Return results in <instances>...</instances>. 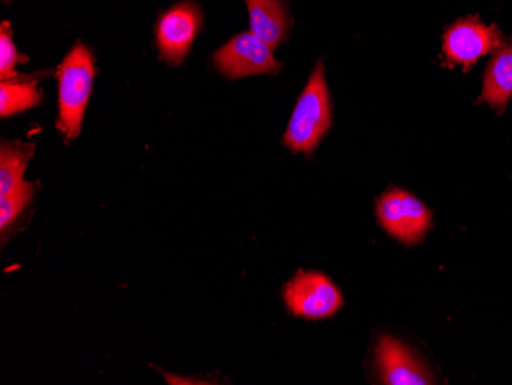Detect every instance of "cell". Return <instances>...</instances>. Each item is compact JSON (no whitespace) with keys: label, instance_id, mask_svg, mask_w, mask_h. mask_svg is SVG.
Masks as SVG:
<instances>
[{"label":"cell","instance_id":"cell-10","mask_svg":"<svg viewBox=\"0 0 512 385\" xmlns=\"http://www.w3.org/2000/svg\"><path fill=\"white\" fill-rule=\"evenodd\" d=\"M512 97V42L502 45L486 68L483 100L499 114Z\"/></svg>","mask_w":512,"mask_h":385},{"label":"cell","instance_id":"cell-12","mask_svg":"<svg viewBox=\"0 0 512 385\" xmlns=\"http://www.w3.org/2000/svg\"><path fill=\"white\" fill-rule=\"evenodd\" d=\"M40 77L14 76L0 83V116H16L19 112L36 108L42 102V93L37 88Z\"/></svg>","mask_w":512,"mask_h":385},{"label":"cell","instance_id":"cell-2","mask_svg":"<svg viewBox=\"0 0 512 385\" xmlns=\"http://www.w3.org/2000/svg\"><path fill=\"white\" fill-rule=\"evenodd\" d=\"M332 125V102L325 80L324 63L319 62L302 91L284 134V145L292 152L312 154Z\"/></svg>","mask_w":512,"mask_h":385},{"label":"cell","instance_id":"cell-1","mask_svg":"<svg viewBox=\"0 0 512 385\" xmlns=\"http://www.w3.org/2000/svg\"><path fill=\"white\" fill-rule=\"evenodd\" d=\"M96 74V60L91 51L80 42L74 45L73 50L69 51L68 56L57 68V83H59L57 128L65 134L66 140L79 137Z\"/></svg>","mask_w":512,"mask_h":385},{"label":"cell","instance_id":"cell-4","mask_svg":"<svg viewBox=\"0 0 512 385\" xmlns=\"http://www.w3.org/2000/svg\"><path fill=\"white\" fill-rule=\"evenodd\" d=\"M284 301L290 313L307 320L330 318L344 304L341 290L329 277L304 270H299L284 287Z\"/></svg>","mask_w":512,"mask_h":385},{"label":"cell","instance_id":"cell-9","mask_svg":"<svg viewBox=\"0 0 512 385\" xmlns=\"http://www.w3.org/2000/svg\"><path fill=\"white\" fill-rule=\"evenodd\" d=\"M246 4L250 33L275 50L286 39L290 27L289 13L283 0H246Z\"/></svg>","mask_w":512,"mask_h":385},{"label":"cell","instance_id":"cell-7","mask_svg":"<svg viewBox=\"0 0 512 385\" xmlns=\"http://www.w3.org/2000/svg\"><path fill=\"white\" fill-rule=\"evenodd\" d=\"M502 47V34L473 17L459 20L444 36V53L451 65L470 68L480 57Z\"/></svg>","mask_w":512,"mask_h":385},{"label":"cell","instance_id":"cell-11","mask_svg":"<svg viewBox=\"0 0 512 385\" xmlns=\"http://www.w3.org/2000/svg\"><path fill=\"white\" fill-rule=\"evenodd\" d=\"M36 152L33 143L2 142L0 148V197H7L11 192L22 188L27 181L23 174L27 171L28 163Z\"/></svg>","mask_w":512,"mask_h":385},{"label":"cell","instance_id":"cell-5","mask_svg":"<svg viewBox=\"0 0 512 385\" xmlns=\"http://www.w3.org/2000/svg\"><path fill=\"white\" fill-rule=\"evenodd\" d=\"M214 63L229 79L276 74L281 70V63L273 56L272 48L250 31L232 37L214 54Z\"/></svg>","mask_w":512,"mask_h":385},{"label":"cell","instance_id":"cell-14","mask_svg":"<svg viewBox=\"0 0 512 385\" xmlns=\"http://www.w3.org/2000/svg\"><path fill=\"white\" fill-rule=\"evenodd\" d=\"M23 60L14 47L13 34H11V25L8 22L2 24L0 28V77L2 80L11 79L17 76L14 73L17 62Z\"/></svg>","mask_w":512,"mask_h":385},{"label":"cell","instance_id":"cell-13","mask_svg":"<svg viewBox=\"0 0 512 385\" xmlns=\"http://www.w3.org/2000/svg\"><path fill=\"white\" fill-rule=\"evenodd\" d=\"M36 183H25L22 188L17 191L11 192L7 197H0V229L2 235H7V229L11 228L16 223L17 218L22 215L30 201L33 200L36 194Z\"/></svg>","mask_w":512,"mask_h":385},{"label":"cell","instance_id":"cell-6","mask_svg":"<svg viewBox=\"0 0 512 385\" xmlns=\"http://www.w3.org/2000/svg\"><path fill=\"white\" fill-rule=\"evenodd\" d=\"M203 24L200 8L181 2L161 14L155 25V37L161 57L171 65H180L188 56Z\"/></svg>","mask_w":512,"mask_h":385},{"label":"cell","instance_id":"cell-8","mask_svg":"<svg viewBox=\"0 0 512 385\" xmlns=\"http://www.w3.org/2000/svg\"><path fill=\"white\" fill-rule=\"evenodd\" d=\"M376 369L387 385L433 384L427 367L410 349L391 336H382L376 346Z\"/></svg>","mask_w":512,"mask_h":385},{"label":"cell","instance_id":"cell-3","mask_svg":"<svg viewBox=\"0 0 512 385\" xmlns=\"http://www.w3.org/2000/svg\"><path fill=\"white\" fill-rule=\"evenodd\" d=\"M376 215L385 231L405 244L419 243L433 223L430 209L401 189H391L379 198Z\"/></svg>","mask_w":512,"mask_h":385}]
</instances>
